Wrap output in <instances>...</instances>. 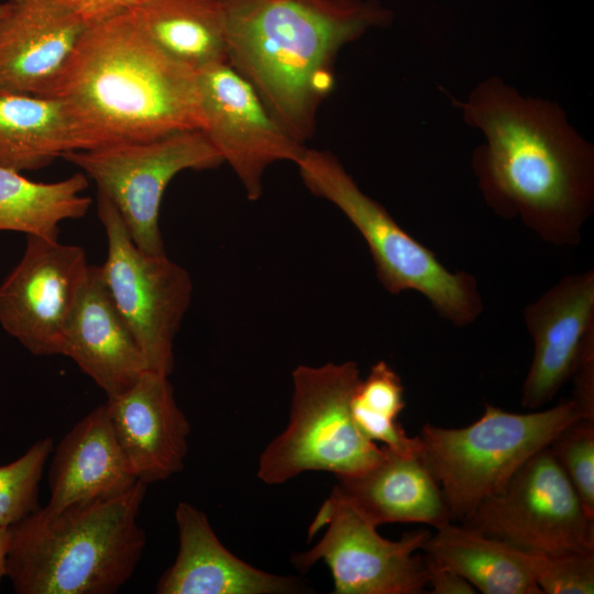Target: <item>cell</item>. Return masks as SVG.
Listing matches in <instances>:
<instances>
[{
	"instance_id": "cell-14",
	"label": "cell",
	"mask_w": 594,
	"mask_h": 594,
	"mask_svg": "<svg viewBox=\"0 0 594 594\" xmlns=\"http://www.w3.org/2000/svg\"><path fill=\"white\" fill-rule=\"evenodd\" d=\"M524 321L534 355L522 384L521 406L550 403L594 354V271L570 274L528 304Z\"/></svg>"
},
{
	"instance_id": "cell-7",
	"label": "cell",
	"mask_w": 594,
	"mask_h": 594,
	"mask_svg": "<svg viewBox=\"0 0 594 594\" xmlns=\"http://www.w3.org/2000/svg\"><path fill=\"white\" fill-rule=\"evenodd\" d=\"M360 381L353 361L297 366L287 427L262 452L257 477L274 485L306 471L349 476L380 462L385 448L366 439L352 418L351 399Z\"/></svg>"
},
{
	"instance_id": "cell-12",
	"label": "cell",
	"mask_w": 594,
	"mask_h": 594,
	"mask_svg": "<svg viewBox=\"0 0 594 594\" xmlns=\"http://www.w3.org/2000/svg\"><path fill=\"white\" fill-rule=\"evenodd\" d=\"M201 131L240 179L246 197L263 191L266 168L296 163L306 146L268 111L252 85L229 63L197 73Z\"/></svg>"
},
{
	"instance_id": "cell-5",
	"label": "cell",
	"mask_w": 594,
	"mask_h": 594,
	"mask_svg": "<svg viewBox=\"0 0 594 594\" xmlns=\"http://www.w3.org/2000/svg\"><path fill=\"white\" fill-rule=\"evenodd\" d=\"M295 164L307 188L340 209L361 233L377 278L388 293H419L455 327H466L481 316L483 300L475 277L448 270L430 249L359 188L333 154L306 147Z\"/></svg>"
},
{
	"instance_id": "cell-24",
	"label": "cell",
	"mask_w": 594,
	"mask_h": 594,
	"mask_svg": "<svg viewBox=\"0 0 594 594\" xmlns=\"http://www.w3.org/2000/svg\"><path fill=\"white\" fill-rule=\"evenodd\" d=\"M88 178L76 173L52 183L33 182L22 173L0 167V231L58 240L59 226L85 217L91 198Z\"/></svg>"
},
{
	"instance_id": "cell-16",
	"label": "cell",
	"mask_w": 594,
	"mask_h": 594,
	"mask_svg": "<svg viewBox=\"0 0 594 594\" xmlns=\"http://www.w3.org/2000/svg\"><path fill=\"white\" fill-rule=\"evenodd\" d=\"M86 26L54 0H7L0 13V88L42 96Z\"/></svg>"
},
{
	"instance_id": "cell-17",
	"label": "cell",
	"mask_w": 594,
	"mask_h": 594,
	"mask_svg": "<svg viewBox=\"0 0 594 594\" xmlns=\"http://www.w3.org/2000/svg\"><path fill=\"white\" fill-rule=\"evenodd\" d=\"M61 354L72 359L108 399L125 393L147 370L139 343L111 299L97 265L89 266L64 330Z\"/></svg>"
},
{
	"instance_id": "cell-29",
	"label": "cell",
	"mask_w": 594,
	"mask_h": 594,
	"mask_svg": "<svg viewBox=\"0 0 594 594\" xmlns=\"http://www.w3.org/2000/svg\"><path fill=\"white\" fill-rule=\"evenodd\" d=\"M425 563L432 594H474L477 592L466 579L440 560L426 553Z\"/></svg>"
},
{
	"instance_id": "cell-27",
	"label": "cell",
	"mask_w": 594,
	"mask_h": 594,
	"mask_svg": "<svg viewBox=\"0 0 594 594\" xmlns=\"http://www.w3.org/2000/svg\"><path fill=\"white\" fill-rule=\"evenodd\" d=\"M586 512L594 517V421L578 419L548 446Z\"/></svg>"
},
{
	"instance_id": "cell-15",
	"label": "cell",
	"mask_w": 594,
	"mask_h": 594,
	"mask_svg": "<svg viewBox=\"0 0 594 594\" xmlns=\"http://www.w3.org/2000/svg\"><path fill=\"white\" fill-rule=\"evenodd\" d=\"M168 375L146 370L106 405L117 442L138 481H164L184 469L190 424Z\"/></svg>"
},
{
	"instance_id": "cell-6",
	"label": "cell",
	"mask_w": 594,
	"mask_h": 594,
	"mask_svg": "<svg viewBox=\"0 0 594 594\" xmlns=\"http://www.w3.org/2000/svg\"><path fill=\"white\" fill-rule=\"evenodd\" d=\"M585 419L572 399L526 414L486 404L463 428L426 424L420 458L438 483L452 520L462 521L481 502L499 492L514 473L566 426Z\"/></svg>"
},
{
	"instance_id": "cell-9",
	"label": "cell",
	"mask_w": 594,
	"mask_h": 594,
	"mask_svg": "<svg viewBox=\"0 0 594 594\" xmlns=\"http://www.w3.org/2000/svg\"><path fill=\"white\" fill-rule=\"evenodd\" d=\"M107 238L101 277L143 353L147 370L170 375L174 340L193 293L189 273L166 253H148L132 240L114 206L97 194Z\"/></svg>"
},
{
	"instance_id": "cell-30",
	"label": "cell",
	"mask_w": 594,
	"mask_h": 594,
	"mask_svg": "<svg viewBox=\"0 0 594 594\" xmlns=\"http://www.w3.org/2000/svg\"><path fill=\"white\" fill-rule=\"evenodd\" d=\"M78 15L86 24L113 16L140 0H54Z\"/></svg>"
},
{
	"instance_id": "cell-28",
	"label": "cell",
	"mask_w": 594,
	"mask_h": 594,
	"mask_svg": "<svg viewBox=\"0 0 594 594\" xmlns=\"http://www.w3.org/2000/svg\"><path fill=\"white\" fill-rule=\"evenodd\" d=\"M536 581L547 594H593L594 552L539 554Z\"/></svg>"
},
{
	"instance_id": "cell-23",
	"label": "cell",
	"mask_w": 594,
	"mask_h": 594,
	"mask_svg": "<svg viewBox=\"0 0 594 594\" xmlns=\"http://www.w3.org/2000/svg\"><path fill=\"white\" fill-rule=\"evenodd\" d=\"M127 11L165 53L196 73L228 63L221 0H140Z\"/></svg>"
},
{
	"instance_id": "cell-10",
	"label": "cell",
	"mask_w": 594,
	"mask_h": 594,
	"mask_svg": "<svg viewBox=\"0 0 594 594\" xmlns=\"http://www.w3.org/2000/svg\"><path fill=\"white\" fill-rule=\"evenodd\" d=\"M461 522L531 553L594 552V517L548 446Z\"/></svg>"
},
{
	"instance_id": "cell-33",
	"label": "cell",
	"mask_w": 594,
	"mask_h": 594,
	"mask_svg": "<svg viewBox=\"0 0 594 594\" xmlns=\"http://www.w3.org/2000/svg\"><path fill=\"white\" fill-rule=\"evenodd\" d=\"M4 9V2L0 3V13L3 11Z\"/></svg>"
},
{
	"instance_id": "cell-13",
	"label": "cell",
	"mask_w": 594,
	"mask_h": 594,
	"mask_svg": "<svg viewBox=\"0 0 594 594\" xmlns=\"http://www.w3.org/2000/svg\"><path fill=\"white\" fill-rule=\"evenodd\" d=\"M89 266L81 246L26 235L21 260L0 284V326L34 355L61 354Z\"/></svg>"
},
{
	"instance_id": "cell-3",
	"label": "cell",
	"mask_w": 594,
	"mask_h": 594,
	"mask_svg": "<svg viewBox=\"0 0 594 594\" xmlns=\"http://www.w3.org/2000/svg\"><path fill=\"white\" fill-rule=\"evenodd\" d=\"M42 96L63 101L95 147L202 129L197 73L127 10L87 24Z\"/></svg>"
},
{
	"instance_id": "cell-31",
	"label": "cell",
	"mask_w": 594,
	"mask_h": 594,
	"mask_svg": "<svg viewBox=\"0 0 594 594\" xmlns=\"http://www.w3.org/2000/svg\"><path fill=\"white\" fill-rule=\"evenodd\" d=\"M572 400L585 419L594 421V354L586 356L573 377Z\"/></svg>"
},
{
	"instance_id": "cell-2",
	"label": "cell",
	"mask_w": 594,
	"mask_h": 594,
	"mask_svg": "<svg viewBox=\"0 0 594 594\" xmlns=\"http://www.w3.org/2000/svg\"><path fill=\"white\" fill-rule=\"evenodd\" d=\"M228 63L299 142L312 136L331 92L339 51L369 29L388 25L376 0H221Z\"/></svg>"
},
{
	"instance_id": "cell-11",
	"label": "cell",
	"mask_w": 594,
	"mask_h": 594,
	"mask_svg": "<svg viewBox=\"0 0 594 594\" xmlns=\"http://www.w3.org/2000/svg\"><path fill=\"white\" fill-rule=\"evenodd\" d=\"M327 525L323 537L293 562L306 569L323 561L330 569L334 594H419L428 585L424 550L428 530L405 534L398 540L382 537L376 527L348 504L330 495L311 532Z\"/></svg>"
},
{
	"instance_id": "cell-21",
	"label": "cell",
	"mask_w": 594,
	"mask_h": 594,
	"mask_svg": "<svg viewBox=\"0 0 594 594\" xmlns=\"http://www.w3.org/2000/svg\"><path fill=\"white\" fill-rule=\"evenodd\" d=\"M92 147L59 99L0 88V167L36 170L67 153Z\"/></svg>"
},
{
	"instance_id": "cell-18",
	"label": "cell",
	"mask_w": 594,
	"mask_h": 594,
	"mask_svg": "<svg viewBox=\"0 0 594 594\" xmlns=\"http://www.w3.org/2000/svg\"><path fill=\"white\" fill-rule=\"evenodd\" d=\"M179 548L156 585L158 594H290L296 578L258 570L230 552L201 510L187 502L175 510Z\"/></svg>"
},
{
	"instance_id": "cell-32",
	"label": "cell",
	"mask_w": 594,
	"mask_h": 594,
	"mask_svg": "<svg viewBox=\"0 0 594 594\" xmlns=\"http://www.w3.org/2000/svg\"><path fill=\"white\" fill-rule=\"evenodd\" d=\"M10 544V534L8 527H0V583L7 576V558Z\"/></svg>"
},
{
	"instance_id": "cell-22",
	"label": "cell",
	"mask_w": 594,
	"mask_h": 594,
	"mask_svg": "<svg viewBox=\"0 0 594 594\" xmlns=\"http://www.w3.org/2000/svg\"><path fill=\"white\" fill-rule=\"evenodd\" d=\"M424 551L484 594H542L536 581L539 554L464 525L437 529Z\"/></svg>"
},
{
	"instance_id": "cell-25",
	"label": "cell",
	"mask_w": 594,
	"mask_h": 594,
	"mask_svg": "<svg viewBox=\"0 0 594 594\" xmlns=\"http://www.w3.org/2000/svg\"><path fill=\"white\" fill-rule=\"evenodd\" d=\"M404 392L395 370L385 361H378L353 393L352 418L370 441L382 442L383 447L400 455H420L419 437H409L398 421L405 408Z\"/></svg>"
},
{
	"instance_id": "cell-4",
	"label": "cell",
	"mask_w": 594,
	"mask_h": 594,
	"mask_svg": "<svg viewBox=\"0 0 594 594\" xmlns=\"http://www.w3.org/2000/svg\"><path fill=\"white\" fill-rule=\"evenodd\" d=\"M147 485L59 510L41 507L9 527L7 576L18 594H113L146 544L139 515Z\"/></svg>"
},
{
	"instance_id": "cell-26",
	"label": "cell",
	"mask_w": 594,
	"mask_h": 594,
	"mask_svg": "<svg viewBox=\"0 0 594 594\" xmlns=\"http://www.w3.org/2000/svg\"><path fill=\"white\" fill-rule=\"evenodd\" d=\"M54 442H34L21 457L0 465V527H11L41 508L38 488Z\"/></svg>"
},
{
	"instance_id": "cell-19",
	"label": "cell",
	"mask_w": 594,
	"mask_h": 594,
	"mask_svg": "<svg viewBox=\"0 0 594 594\" xmlns=\"http://www.w3.org/2000/svg\"><path fill=\"white\" fill-rule=\"evenodd\" d=\"M337 480L330 495L376 528L414 522L439 529L452 521L442 492L420 455H400L385 448L383 459L369 470Z\"/></svg>"
},
{
	"instance_id": "cell-8",
	"label": "cell",
	"mask_w": 594,
	"mask_h": 594,
	"mask_svg": "<svg viewBox=\"0 0 594 594\" xmlns=\"http://www.w3.org/2000/svg\"><path fill=\"white\" fill-rule=\"evenodd\" d=\"M92 179L117 209L133 242L148 253H165L160 209L166 187L179 173L223 163L201 130L148 140L124 141L63 156Z\"/></svg>"
},
{
	"instance_id": "cell-1",
	"label": "cell",
	"mask_w": 594,
	"mask_h": 594,
	"mask_svg": "<svg viewBox=\"0 0 594 594\" xmlns=\"http://www.w3.org/2000/svg\"><path fill=\"white\" fill-rule=\"evenodd\" d=\"M457 106L485 138L472 165L492 210L517 218L548 243L576 245L594 206V150L563 110L497 77Z\"/></svg>"
},
{
	"instance_id": "cell-20",
	"label": "cell",
	"mask_w": 594,
	"mask_h": 594,
	"mask_svg": "<svg viewBox=\"0 0 594 594\" xmlns=\"http://www.w3.org/2000/svg\"><path fill=\"white\" fill-rule=\"evenodd\" d=\"M45 507H65L112 497L136 482L114 437L107 405L79 420L53 449Z\"/></svg>"
}]
</instances>
